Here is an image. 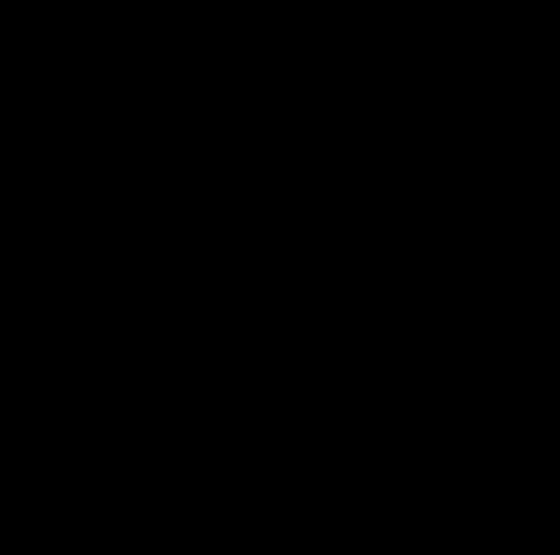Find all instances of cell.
Returning a JSON list of instances; mask_svg holds the SVG:
<instances>
[]
</instances>
